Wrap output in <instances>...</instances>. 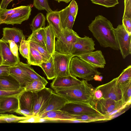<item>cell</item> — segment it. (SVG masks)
<instances>
[{"mask_svg": "<svg viewBox=\"0 0 131 131\" xmlns=\"http://www.w3.org/2000/svg\"><path fill=\"white\" fill-rule=\"evenodd\" d=\"M88 27L101 47L119 50L114 28L107 18L102 15H98L92 21Z\"/></svg>", "mask_w": 131, "mask_h": 131, "instance_id": "obj_1", "label": "cell"}, {"mask_svg": "<svg viewBox=\"0 0 131 131\" xmlns=\"http://www.w3.org/2000/svg\"><path fill=\"white\" fill-rule=\"evenodd\" d=\"M53 90L55 93L65 99L68 102L92 104L95 100V88L84 79L79 84L68 87L57 88Z\"/></svg>", "mask_w": 131, "mask_h": 131, "instance_id": "obj_2", "label": "cell"}, {"mask_svg": "<svg viewBox=\"0 0 131 131\" xmlns=\"http://www.w3.org/2000/svg\"><path fill=\"white\" fill-rule=\"evenodd\" d=\"M69 71L71 75L87 81L94 80L95 75L101 74L96 69L77 56L72 57L71 60Z\"/></svg>", "mask_w": 131, "mask_h": 131, "instance_id": "obj_3", "label": "cell"}, {"mask_svg": "<svg viewBox=\"0 0 131 131\" xmlns=\"http://www.w3.org/2000/svg\"><path fill=\"white\" fill-rule=\"evenodd\" d=\"M79 36L72 29L66 28L55 42V51L70 54L72 48Z\"/></svg>", "mask_w": 131, "mask_h": 131, "instance_id": "obj_4", "label": "cell"}, {"mask_svg": "<svg viewBox=\"0 0 131 131\" xmlns=\"http://www.w3.org/2000/svg\"><path fill=\"white\" fill-rule=\"evenodd\" d=\"M92 104L102 115L110 117L113 113H115L128 105L124 103L122 100L116 101L103 98L95 100Z\"/></svg>", "mask_w": 131, "mask_h": 131, "instance_id": "obj_5", "label": "cell"}, {"mask_svg": "<svg viewBox=\"0 0 131 131\" xmlns=\"http://www.w3.org/2000/svg\"><path fill=\"white\" fill-rule=\"evenodd\" d=\"M60 110L72 115H103L90 103L68 102Z\"/></svg>", "mask_w": 131, "mask_h": 131, "instance_id": "obj_6", "label": "cell"}, {"mask_svg": "<svg viewBox=\"0 0 131 131\" xmlns=\"http://www.w3.org/2000/svg\"><path fill=\"white\" fill-rule=\"evenodd\" d=\"M114 30L121 53L123 58L125 59L131 53V35L122 24L118 25Z\"/></svg>", "mask_w": 131, "mask_h": 131, "instance_id": "obj_7", "label": "cell"}, {"mask_svg": "<svg viewBox=\"0 0 131 131\" xmlns=\"http://www.w3.org/2000/svg\"><path fill=\"white\" fill-rule=\"evenodd\" d=\"M53 92L51 89L45 87L41 90L32 92V112L35 115H39L45 109Z\"/></svg>", "mask_w": 131, "mask_h": 131, "instance_id": "obj_8", "label": "cell"}, {"mask_svg": "<svg viewBox=\"0 0 131 131\" xmlns=\"http://www.w3.org/2000/svg\"><path fill=\"white\" fill-rule=\"evenodd\" d=\"M52 56L56 77L70 75L69 65L73 57L70 54L59 53L55 51Z\"/></svg>", "mask_w": 131, "mask_h": 131, "instance_id": "obj_9", "label": "cell"}, {"mask_svg": "<svg viewBox=\"0 0 131 131\" xmlns=\"http://www.w3.org/2000/svg\"><path fill=\"white\" fill-rule=\"evenodd\" d=\"M117 77L114 78L109 82L96 88L101 90L103 98L116 101L121 100L122 93L119 84L117 82Z\"/></svg>", "mask_w": 131, "mask_h": 131, "instance_id": "obj_10", "label": "cell"}, {"mask_svg": "<svg viewBox=\"0 0 131 131\" xmlns=\"http://www.w3.org/2000/svg\"><path fill=\"white\" fill-rule=\"evenodd\" d=\"M94 41L91 38L85 36L79 37L74 44L70 54L73 57L93 51L95 50Z\"/></svg>", "mask_w": 131, "mask_h": 131, "instance_id": "obj_11", "label": "cell"}, {"mask_svg": "<svg viewBox=\"0 0 131 131\" xmlns=\"http://www.w3.org/2000/svg\"><path fill=\"white\" fill-rule=\"evenodd\" d=\"M32 7L31 5L24 6L17 12L7 17L2 21L1 24L12 25L21 24L23 21L29 19L31 15Z\"/></svg>", "mask_w": 131, "mask_h": 131, "instance_id": "obj_12", "label": "cell"}, {"mask_svg": "<svg viewBox=\"0 0 131 131\" xmlns=\"http://www.w3.org/2000/svg\"><path fill=\"white\" fill-rule=\"evenodd\" d=\"M78 57L96 69L103 68L106 64L104 56L100 50L82 54Z\"/></svg>", "mask_w": 131, "mask_h": 131, "instance_id": "obj_13", "label": "cell"}, {"mask_svg": "<svg viewBox=\"0 0 131 131\" xmlns=\"http://www.w3.org/2000/svg\"><path fill=\"white\" fill-rule=\"evenodd\" d=\"M3 37L1 39L7 42L8 40L14 42L19 48L22 39H25V37L22 30L16 28L5 27L3 28Z\"/></svg>", "mask_w": 131, "mask_h": 131, "instance_id": "obj_14", "label": "cell"}, {"mask_svg": "<svg viewBox=\"0 0 131 131\" xmlns=\"http://www.w3.org/2000/svg\"><path fill=\"white\" fill-rule=\"evenodd\" d=\"M0 49L2 62L1 64L12 66L17 64L20 59L14 56L10 50L8 43L0 39Z\"/></svg>", "mask_w": 131, "mask_h": 131, "instance_id": "obj_15", "label": "cell"}, {"mask_svg": "<svg viewBox=\"0 0 131 131\" xmlns=\"http://www.w3.org/2000/svg\"><path fill=\"white\" fill-rule=\"evenodd\" d=\"M80 80L71 75L63 76H57L54 78L50 84L51 87L53 89L58 88L70 87L81 83Z\"/></svg>", "mask_w": 131, "mask_h": 131, "instance_id": "obj_16", "label": "cell"}, {"mask_svg": "<svg viewBox=\"0 0 131 131\" xmlns=\"http://www.w3.org/2000/svg\"><path fill=\"white\" fill-rule=\"evenodd\" d=\"M68 102L65 99L53 91L46 108L39 115L47 112L60 110Z\"/></svg>", "mask_w": 131, "mask_h": 131, "instance_id": "obj_17", "label": "cell"}, {"mask_svg": "<svg viewBox=\"0 0 131 131\" xmlns=\"http://www.w3.org/2000/svg\"><path fill=\"white\" fill-rule=\"evenodd\" d=\"M46 18L49 25L52 27L56 38H59L63 32L60 17L59 11H52L47 13Z\"/></svg>", "mask_w": 131, "mask_h": 131, "instance_id": "obj_18", "label": "cell"}, {"mask_svg": "<svg viewBox=\"0 0 131 131\" xmlns=\"http://www.w3.org/2000/svg\"><path fill=\"white\" fill-rule=\"evenodd\" d=\"M18 96H12L7 97L0 99L1 108L5 113H12L19 108Z\"/></svg>", "mask_w": 131, "mask_h": 131, "instance_id": "obj_19", "label": "cell"}, {"mask_svg": "<svg viewBox=\"0 0 131 131\" xmlns=\"http://www.w3.org/2000/svg\"><path fill=\"white\" fill-rule=\"evenodd\" d=\"M9 74L19 83L22 87L24 88L27 83L31 81L29 77L18 64L11 66L9 69Z\"/></svg>", "mask_w": 131, "mask_h": 131, "instance_id": "obj_20", "label": "cell"}, {"mask_svg": "<svg viewBox=\"0 0 131 131\" xmlns=\"http://www.w3.org/2000/svg\"><path fill=\"white\" fill-rule=\"evenodd\" d=\"M18 97L19 108L33 112V96L32 92L25 90L20 94Z\"/></svg>", "mask_w": 131, "mask_h": 131, "instance_id": "obj_21", "label": "cell"}, {"mask_svg": "<svg viewBox=\"0 0 131 131\" xmlns=\"http://www.w3.org/2000/svg\"><path fill=\"white\" fill-rule=\"evenodd\" d=\"M21 87L19 83L12 76H0V89L6 90L18 89Z\"/></svg>", "mask_w": 131, "mask_h": 131, "instance_id": "obj_22", "label": "cell"}, {"mask_svg": "<svg viewBox=\"0 0 131 131\" xmlns=\"http://www.w3.org/2000/svg\"><path fill=\"white\" fill-rule=\"evenodd\" d=\"M46 34L45 45L47 51L52 55L55 52V39L54 31L50 25L45 27Z\"/></svg>", "mask_w": 131, "mask_h": 131, "instance_id": "obj_23", "label": "cell"}, {"mask_svg": "<svg viewBox=\"0 0 131 131\" xmlns=\"http://www.w3.org/2000/svg\"><path fill=\"white\" fill-rule=\"evenodd\" d=\"M39 116L40 118L51 120L74 119L73 115L60 110L47 112Z\"/></svg>", "mask_w": 131, "mask_h": 131, "instance_id": "obj_24", "label": "cell"}, {"mask_svg": "<svg viewBox=\"0 0 131 131\" xmlns=\"http://www.w3.org/2000/svg\"><path fill=\"white\" fill-rule=\"evenodd\" d=\"M59 12L63 30L66 28L72 29L76 18L70 13L68 6L59 11Z\"/></svg>", "mask_w": 131, "mask_h": 131, "instance_id": "obj_25", "label": "cell"}, {"mask_svg": "<svg viewBox=\"0 0 131 131\" xmlns=\"http://www.w3.org/2000/svg\"><path fill=\"white\" fill-rule=\"evenodd\" d=\"M48 60L45 59L35 48L30 45L28 63L30 65L39 66L43 63Z\"/></svg>", "mask_w": 131, "mask_h": 131, "instance_id": "obj_26", "label": "cell"}, {"mask_svg": "<svg viewBox=\"0 0 131 131\" xmlns=\"http://www.w3.org/2000/svg\"><path fill=\"white\" fill-rule=\"evenodd\" d=\"M18 64L29 77L31 81L34 80H40L43 82L45 86L48 83L46 80L35 72L29 64L25 63L20 61Z\"/></svg>", "mask_w": 131, "mask_h": 131, "instance_id": "obj_27", "label": "cell"}, {"mask_svg": "<svg viewBox=\"0 0 131 131\" xmlns=\"http://www.w3.org/2000/svg\"><path fill=\"white\" fill-rule=\"evenodd\" d=\"M46 34L45 27L32 31L27 40L37 42L46 49L45 45Z\"/></svg>", "mask_w": 131, "mask_h": 131, "instance_id": "obj_28", "label": "cell"}, {"mask_svg": "<svg viewBox=\"0 0 131 131\" xmlns=\"http://www.w3.org/2000/svg\"><path fill=\"white\" fill-rule=\"evenodd\" d=\"M39 67L42 69L48 79L52 80L56 77L52 55L47 62L42 63L39 65Z\"/></svg>", "mask_w": 131, "mask_h": 131, "instance_id": "obj_29", "label": "cell"}, {"mask_svg": "<svg viewBox=\"0 0 131 131\" xmlns=\"http://www.w3.org/2000/svg\"><path fill=\"white\" fill-rule=\"evenodd\" d=\"M74 119L87 121L89 123L102 121L110 120L108 116L102 115H73Z\"/></svg>", "mask_w": 131, "mask_h": 131, "instance_id": "obj_30", "label": "cell"}, {"mask_svg": "<svg viewBox=\"0 0 131 131\" xmlns=\"http://www.w3.org/2000/svg\"><path fill=\"white\" fill-rule=\"evenodd\" d=\"M119 84L122 94L121 100L124 103L126 104L131 99V80Z\"/></svg>", "mask_w": 131, "mask_h": 131, "instance_id": "obj_31", "label": "cell"}, {"mask_svg": "<svg viewBox=\"0 0 131 131\" xmlns=\"http://www.w3.org/2000/svg\"><path fill=\"white\" fill-rule=\"evenodd\" d=\"M46 18L41 13L38 14L33 18L30 25L32 31L45 27Z\"/></svg>", "mask_w": 131, "mask_h": 131, "instance_id": "obj_32", "label": "cell"}, {"mask_svg": "<svg viewBox=\"0 0 131 131\" xmlns=\"http://www.w3.org/2000/svg\"><path fill=\"white\" fill-rule=\"evenodd\" d=\"M29 117L18 116L13 114L1 113H0V123H18L20 121L28 118Z\"/></svg>", "mask_w": 131, "mask_h": 131, "instance_id": "obj_33", "label": "cell"}, {"mask_svg": "<svg viewBox=\"0 0 131 131\" xmlns=\"http://www.w3.org/2000/svg\"><path fill=\"white\" fill-rule=\"evenodd\" d=\"M45 86L41 81L34 80L27 83L24 88L26 91L33 92L41 90L44 88Z\"/></svg>", "mask_w": 131, "mask_h": 131, "instance_id": "obj_34", "label": "cell"}, {"mask_svg": "<svg viewBox=\"0 0 131 131\" xmlns=\"http://www.w3.org/2000/svg\"><path fill=\"white\" fill-rule=\"evenodd\" d=\"M117 78V82L119 84L123 83L131 80V66L130 65L128 66L123 70Z\"/></svg>", "mask_w": 131, "mask_h": 131, "instance_id": "obj_35", "label": "cell"}, {"mask_svg": "<svg viewBox=\"0 0 131 131\" xmlns=\"http://www.w3.org/2000/svg\"><path fill=\"white\" fill-rule=\"evenodd\" d=\"M33 5L39 10H45L47 13L53 11L49 7L47 0H33Z\"/></svg>", "mask_w": 131, "mask_h": 131, "instance_id": "obj_36", "label": "cell"}, {"mask_svg": "<svg viewBox=\"0 0 131 131\" xmlns=\"http://www.w3.org/2000/svg\"><path fill=\"white\" fill-rule=\"evenodd\" d=\"M28 41L30 45L36 49L45 59L48 60L52 56L46 49L39 43L30 40Z\"/></svg>", "mask_w": 131, "mask_h": 131, "instance_id": "obj_37", "label": "cell"}, {"mask_svg": "<svg viewBox=\"0 0 131 131\" xmlns=\"http://www.w3.org/2000/svg\"><path fill=\"white\" fill-rule=\"evenodd\" d=\"M30 45L29 41L26 39H22L21 41L19 51L22 56L28 60L29 50Z\"/></svg>", "mask_w": 131, "mask_h": 131, "instance_id": "obj_38", "label": "cell"}, {"mask_svg": "<svg viewBox=\"0 0 131 131\" xmlns=\"http://www.w3.org/2000/svg\"><path fill=\"white\" fill-rule=\"evenodd\" d=\"M25 90L24 87H21L18 89L12 90L0 89V99L10 96H18L20 93Z\"/></svg>", "mask_w": 131, "mask_h": 131, "instance_id": "obj_39", "label": "cell"}, {"mask_svg": "<svg viewBox=\"0 0 131 131\" xmlns=\"http://www.w3.org/2000/svg\"><path fill=\"white\" fill-rule=\"evenodd\" d=\"M92 3L108 8L115 6L118 4V0H90Z\"/></svg>", "mask_w": 131, "mask_h": 131, "instance_id": "obj_40", "label": "cell"}, {"mask_svg": "<svg viewBox=\"0 0 131 131\" xmlns=\"http://www.w3.org/2000/svg\"><path fill=\"white\" fill-rule=\"evenodd\" d=\"M24 6H21L10 9H6L0 12V25L7 17L15 13L22 8Z\"/></svg>", "mask_w": 131, "mask_h": 131, "instance_id": "obj_41", "label": "cell"}, {"mask_svg": "<svg viewBox=\"0 0 131 131\" xmlns=\"http://www.w3.org/2000/svg\"><path fill=\"white\" fill-rule=\"evenodd\" d=\"M124 10L123 19L131 18V0H124Z\"/></svg>", "mask_w": 131, "mask_h": 131, "instance_id": "obj_42", "label": "cell"}, {"mask_svg": "<svg viewBox=\"0 0 131 131\" xmlns=\"http://www.w3.org/2000/svg\"><path fill=\"white\" fill-rule=\"evenodd\" d=\"M68 6L70 13L76 18L78 10V6L76 2L72 0Z\"/></svg>", "mask_w": 131, "mask_h": 131, "instance_id": "obj_43", "label": "cell"}, {"mask_svg": "<svg viewBox=\"0 0 131 131\" xmlns=\"http://www.w3.org/2000/svg\"><path fill=\"white\" fill-rule=\"evenodd\" d=\"M7 43L9 44L10 49L13 54L18 58H19L18 52L19 48L15 43L12 40H8Z\"/></svg>", "mask_w": 131, "mask_h": 131, "instance_id": "obj_44", "label": "cell"}, {"mask_svg": "<svg viewBox=\"0 0 131 131\" xmlns=\"http://www.w3.org/2000/svg\"><path fill=\"white\" fill-rule=\"evenodd\" d=\"M11 66L6 65L0 64V76L9 75V69Z\"/></svg>", "mask_w": 131, "mask_h": 131, "instance_id": "obj_45", "label": "cell"}, {"mask_svg": "<svg viewBox=\"0 0 131 131\" xmlns=\"http://www.w3.org/2000/svg\"><path fill=\"white\" fill-rule=\"evenodd\" d=\"M131 18H127L122 19V25L126 30L131 35Z\"/></svg>", "mask_w": 131, "mask_h": 131, "instance_id": "obj_46", "label": "cell"}, {"mask_svg": "<svg viewBox=\"0 0 131 131\" xmlns=\"http://www.w3.org/2000/svg\"><path fill=\"white\" fill-rule=\"evenodd\" d=\"M15 112L26 117H30L35 115L33 112L26 109H21L19 108Z\"/></svg>", "mask_w": 131, "mask_h": 131, "instance_id": "obj_47", "label": "cell"}, {"mask_svg": "<svg viewBox=\"0 0 131 131\" xmlns=\"http://www.w3.org/2000/svg\"><path fill=\"white\" fill-rule=\"evenodd\" d=\"M39 117V115H33L29 117L28 118L20 121L18 123H37Z\"/></svg>", "mask_w": 131, "mask_h": 131, "instance_id": "obj_48", "label": "cell"}, {"mask_svg": "<svg viewBox=\"0 0 131 131\" xmlns=\"http://www.w3.org/2000/svg\"><path fill=\"white\" fill-rule=\"evenodd\" d=\"M13 0H2L1 3L0 12L7 9V7L8 4Z\"/></svg>", "mask_w": 131, "mask_h": 131, "instance_id": "obj_49", "label": "cell"}, {"mask_svg": "<svg viewBox=\"0 0 131 131\" xmlns=\"http://www.w3.org/2000/svg\"><path fill=\"white\" fill-rule=\"evenodd\" d=\"M94 95L95 100H98L103 98V94L101 91L96 88H95Z\"/></svg>", "mask_w": 131, "mask_h": 131, "instance_id": "obj_50", "label": "cell"}, {"mask_svg": "<svg viewBox=\"0 0 131 131\" xmlns=\"http://www.w3.org/2000/svg\"><path fill=\"white\" fill-rule=\"evenodd\" d=\"M103 79V77L99 75H95L94 78V79L96 81H101Z\"/></svg>", "mask_w": 131, "mask_h": 131, "instance_id": "obj_51", "label": "cell"}, {"mask_svg": "<svg viewBox=\"0 0 131 131\" xmlns=\"http://www.w3.org/2000/svg\"><path fill=\"white\" fill-rule=\"evenodd\" d=\"M58 1V2H65L66 3H68L71 0H54Z\"/></svg>", "mask_w": 131, "mask_h": 131, "instance_id": "obj_52", "label": "cell"}, {"mask_svg": "<svg viewBox=\"0 0 131 131\" xmlns=\"http://www.w3.org/2000/svg\"><path fill=\"white\" fill-rule=\"evenodd\" d=\"M2 59L0 49V64H2Z\"/></svg>", "mask_w": 131, "mask_h": 131, "instance_id": "obj_53", "label": "cell"}, {"mask_svg": "<svg viewBox=\"0 0 131 131\" xmlns=\"http://www.w3.org/2000/svg\"><path fill=\"white\" fill-rule=\"evenodd\" d=\"M5 113L4 112L1 107L0 104V113Z\"/></svg>", "mask_w": 131, "mask_h": 131, "instance_id": "obj_54", "label": "cell"}, {"mask_svg": "<svg viewBox=\"0 0 131 131\" xmlns=\"http://www.w3.org/2000/svg\"><path fill=\"white\" fill-rule=\"evenodd\" d=\"M1 3H0V7Z\"/></svg>", "mask_w": 131, "mask_h": 131, "instance_id": "obj_55", "label": "cell"}, {"mask_svg": "<svg viewBox=\"0 0 131 131\" xmlns=\"http://www.w3.org/2000/svg\"></svg>", "mask_w": 131, "mask_h": 131, "instance_id": "obj_56", "label": "cell"}]
</instances>
